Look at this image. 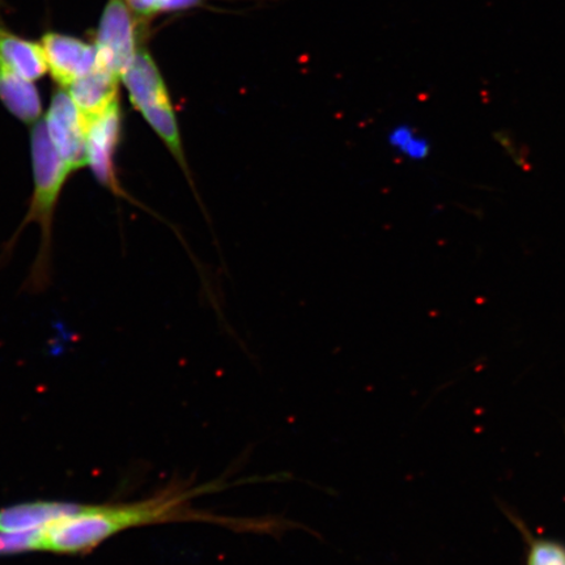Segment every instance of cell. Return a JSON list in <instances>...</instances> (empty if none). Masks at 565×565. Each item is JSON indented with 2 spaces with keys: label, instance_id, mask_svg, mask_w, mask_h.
Wrapping results in <instances>:
<instances>
[{
  "label": "cell",
  "instance_id": "cell-1",
  "mask_svg": "<svg viewBox=\"0 0 565 565\" xmlns=\"http://www.w3.org/2000/svg\"><path fill=\"white\" fill-rule=\"evenodd\" d=\"M228 480L195 486L193 480L179 479L143 500L132 503L79 504L63 501L60 519L53 525L21 533H0V555L53 553L86 555L104 542L126 530L175 522H203L227 527L236 533L280 535L301 529L291 520L265 518H228L195 510L192 500L230 487L243 484Z\"/></svg>",
  "mask_w": 565,
  "mask_h": 565
},
{
  "label": "cell",
  "instance_id": "cell-2",
  "mask_svg": "<svg viewBox=\"0 0 565 565\" xmlns=\"http://www.w3.org/2000/svg\"><path fill=\"white\" fill-rule=\"evenodd\" d=\"M131 102L158 134L175 129L177 119L161 74L150 54L137 53L124 75Z\"/></svg>",
  "mask_w": 565,
  "mask_h": 565
},
{
  "label": "cell",
  "instance_id": "cell-3",
  "mask_svg": "<svg viewBox=\"0 0 565 565\" xmlns=\"http://www.w3.org/2000/svg\"><path fill=\"white\" fill-rule=\"evenodd\" d=\"M136 26L124 0H110L96 40V68L124 77L137 56Z\"/></svg>",
  "mask_w": 565,
  "mask_h": 565
},
{
  "label": "cell",
  "instance_id": "cell-4",
  "mask_svg": "<svg viewBox=\"0 0 565 565\" xmlns=\"http://www.w3.org/2000/svg\"><path fill=\"white\" fill-rule=\"evenodd\" d=\"M32 151L35 192L31 216L35 221H40L44 225L45 232H49L54 204L70 169L49 138L45 122H39L34 127Z\"/></svg>",
  "mask_w": 565,
  "mask_h": 565
},
{
  "label": "cell",
  "instance_id": "cell-5",
  "mask_svg": "<svg viewBox=\"0 0 565 565\" xmlns=\"http://www.w3.org/2000/svg\"><path fill=\"white\" fill-rule=\"evenodd\" d=\"M45 124L49 138L70 172L88 164L86 126L66 92H56Z\"/></svg>",
  "mask_w": 565,
  "mask_h": 565
},
{
  "label": "cell",
  "instance_id": "cell-6",
  "mask_svg": "<svg viewBox=\"0 0 565 565\" xmlns=\"http://www.w3.org/2000/svg\"><path fill=\"white\" fill-rule=\"evenodd\" d=\"M87 132L88 164L94 169L97 179L105 185H115L113 172V153H115L119 129H121V111L118 102L96 116L83 117Z\"/></svg>",
  "mask_w": 565,
  "mask_h": 565
},
{
  "label": "cell",
  "instance_id": "cell-7",
  "mask_svg": "<svg viewBox=\"0 0 565 565\" xmlns=\"http://www.w3.org/2000/svg\"><path fill=\"white\" fill-rule=\"evenodd\" d=\"M47 68L63 86L96 68V47L81 40L58 33H49L42 40Z\"/></svg>",
  "mask_w": 565,
  "mask_h": 565
},
{
  "label": "cell",
  "instance_id": "cell-8",
  "mask_svg": "<svg viewBox=\"0 0 565 565\" xmlns=\"http://www.w3.org/2000/svg\"><path fill=\"white\" fill-rule=\"evenodd\" d=\"M68 95L83 117L96 116L117 102V77L95 68L71 83Z\"/></svg>",
  "mask_w": 565,
  "mask_h": 565
},
{
  "label": "cell",
  "instance_id": "cell-9",
  "mask_svg": "<svg viewBox=\"0 0 565 565\" xmlns=\"http://www.w3.org/2000/svg\"><path fill=\"white\" fill-rule=\"evenodd\" d=\"M0 102L13 116L26 124L41 116V100L38 89L17 71L0 60Z\"/></svg>",
  "mask_w": 565,
  "mask_h": 565
},
{
  "label": "cell",
  "instance_id": "cell-10",
  "mask_svg": "<svg viewBox=\"0 0 565 565\" xmlns=\"http://www.w3.org/2000/svg\"><path fill=\"white\" fill-rule=\"evenodd\" d=\"M0 60L30 82L40 79L47 70L42 46L4 31H0Z\"/></svg>",
  "mask_w": 565,
  "mask_h": 565
},
{
  "label": "cell",
  "instance_id": "cell-11",
  "mask_svg": "<svg viewBox=\"0 0 565 565\" xmlns=\"http://www.w3.org/2000/svg\"><path fill=\"white\" fill-rule=\"evenodd\" d=\"M512 521L520 527L527 543L526 565H565L564 543L533 536L522 522L514 519Z\"/></svg>",
  "mask_w": 565,
  "mask_h": 565
},
{
  "label": "cell",
  "instance_id": "cell-12",
  "mask_svg": "<svg viewBox=\"0 0 565 565\" xmlns=\"http://www.w3.org/2000/svg\"><path fill=\"white\" fill-rule=\"evenodd\" d=\"M129 3L140 15H151L158 11L186 9L198 3V0H129Z\"/></svg>",
  "mask_w": 565,
  "mask_h": 565
}]
</instances>
